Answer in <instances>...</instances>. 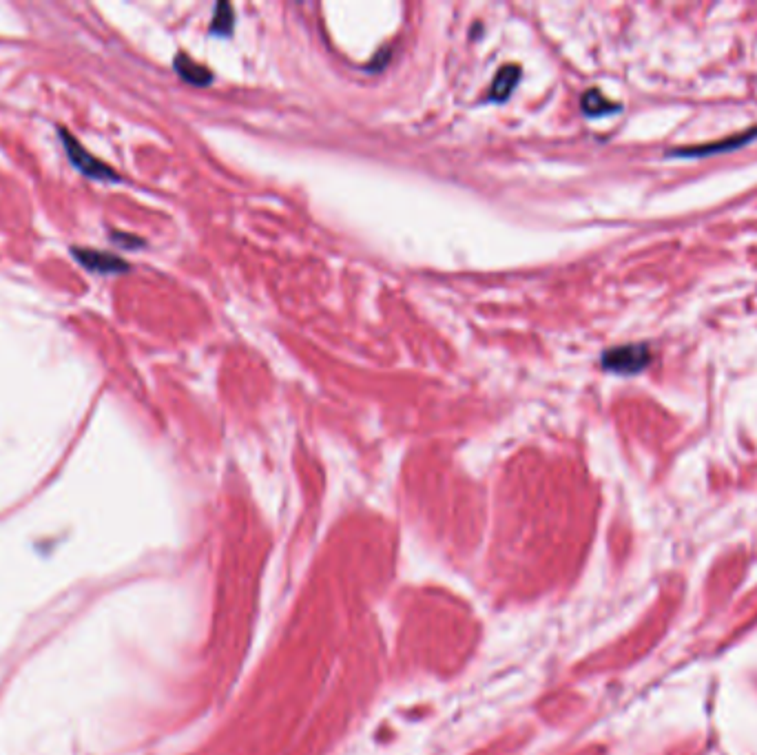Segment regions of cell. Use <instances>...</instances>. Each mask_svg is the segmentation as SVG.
<instances>
[{"label":"cell","mask_w":757,"mask_h":755,"mask_svg":"<svg viewBox=\"0 0 757 755\" xmlns=\"http://www.w3.org/2000/svg\"><path fill=\"white\" fill-rule=\"evenodd\" d=\"M60 138H62V144H65L69 162L74 164L80 173H85L87 178H93V180H109V182L118 180V173L109 169L107 164H102L98 158H93V155L74 138V133L60 129Z\"/></svg>","instance_id":"cell-1"},{"label":"cell","mask_w":757,"mask_h":755,"mask_svg":"<svg viewBox=\"0 0 757 755\" xmlns=\"http://www.w3.org/2000/svg\"><path fill=\"white\" fill-rule=\"evenodd\" d=\"M651 364V350L645 344H629L611 348L603 355V368L618 375H636Z\"/></svg>","instance_id":"cell-2"},{"label":"cell","mask_w":757,"mask_h":755,"mask_svg":"<svg viewBox=\"0 0 757 755\" xmlns=\"http://www.w3.org/2000/svg\"><path fill=\"white\" fill-rule=\"evenodd\" d=\"M71 255L76 257L80 266H85L91 273H102V275H111V273H124L129 268V264L120 260L118 255L105 253V251H93V248H80L76 246Z\"/></svg>","instance_id":"cell-3"},{"label":"cell","mask_w":757,"mask_h":755,"mask_svg":"<svg viewBox=\"0 0 757 755\" xmlns=\"http://www.w3.org/2000/svg\"><path fill=\"white\" fill-rule=\"evenodd\" d=\"M755 136H757V129H749L746 133H740V136L718 140L713 144H700V147H693V149H678V151H673V155H682V158H698V155L731 151V149H738V147H744V144H749V140H753Z\"/></svg>","instance_id":"cell-4"},{"label":"cell","mask_w":757,"mask_h":755,"mask_svg":"<svg viewBox=\"0 0 757 755\" xmlns=\"http://www.w3.org/2000/svg\"><path fill=\"white\" fill-rule=\"evenodd\" d=\"M173 65H175V71H178V74L186 82H191V85H200L202 87V85H209V82L213 80L209 69L202 67V65H197V62L191 60L186 54H178V58H175Z\"/></svg>","instance_id":"cell-5"},{"label":"cell","mask_w":757,"mask_h":755,"mask_svg":"<svg viewBox=\"0 0 757 755\" xmlns=\"http://www.w3.org/2000/svg\"><path fill=\"white\" fill-rule=\"evenodd\" d=\"M518 78H521V69L514 67V65H507L503 67L499 74H496L494 82H492V91H490V98L492 100H507L510 98V93L514 91V87L518 85Z\"/></svg>","instance_id":"cell-6"},{"label":"cell","mask_w":757,"mask_h":755,"mask_svg":"<svg viewBox=\"0 0 757 755\" xmlns=\"http://www.w3.org/2000/svg\"><path fill=\"white\" fill-rule=\"evenodd\" d=\"M580 105H583V111L587 113V116H591V118L607 116V113H614V111L620 109V105L607 100L598 89H589L585 93V96H583V100H580Z\"/></svg>","instance_id":"cell-7"},{"label":"cell","mask_w":757,"mask_h":755,"mask_svg":"<svg viewBox=\"0 0 757 755\" xmlns=\"http://www.w3.org/2000/svg\"><path fill=\"white\" fill-rule=\"evenodd\" d=\"M215 34H231L233 31V7L228 3H220L215 7L213 27Z\"/></svg>","instance_id":"cell-8"}]
</instances>
